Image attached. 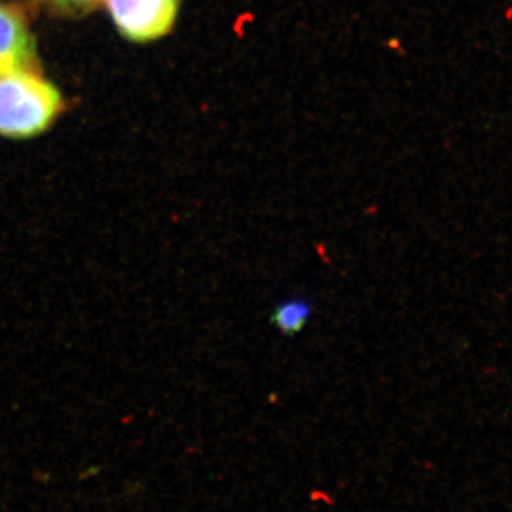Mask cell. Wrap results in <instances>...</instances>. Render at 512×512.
<instances>
[{
	"label": "cell",
	"instance_id": "obj_1",
	"mask_svg": "<svg viewBox=\"0 0 512 512\" xmlns=\"http://www.w3.org/2000/svg\"><path fill=\"white\" fill-rule=\"evenodd\" d=\"M62 106L59 90L32 70L0 76V136H37L53 123Z\"/></svg>",
	"mask_w": 512,
	"mask_h": 512
},
{
	"label": "cell",
	"instance_id": "obj_2",
	"mask_svg": "<svg viewBox=\"0 0 512 512\" xmlns=\"http://www.w3.org/2000/svg\"><path fill=\"white\" fill-rule=\"evenodd\" d=\"M106 6L121 35L146 43L171 32L180 0H106Z\"/></svg>",
	"mask_w": 512,
	"mask_h": 512
},
{
	"label": "cell",
	"instance_id": "obj_3",
	"mask_svg": "<svg viewBox=\"0 0 512 512\" xmlns=\"http://www.w3.org/2000/svg\"><path fill=\"white\" fill-rule=\"evenodd\" d=\"M35 63V39L22 13L0 5V76L30 70Z\"/></svg>",
	"mask_w": 512,
	"mask_h": 512
},
{
	"label": "cell",
	"instance_id": "obj_4",
	"mask_svg": "<svg viewBox=\"0 0 512 512\" xmlns=\"http://www.w3.org/2000/svg\"><path fill=\"white\" fill-rule=\"evenodd\" d=\"M312 315L313 303L303 296H293L275 306L271 322L281 335L295 336L306 328Z\"/></svg>",
	"mask_w": 512,
	"mask_h": 512
},
{
	"label": "cell",
	"instance_id": "obj_5",
	"mask_svg": "<svg viewBox=\"0 0 512 512\" xmlns=\"http://www.w3.org/2000/svg\"><path fill=\"white\" fill-rule=\"evenodd\" d=\"M56 8L69 10V12H86L100 2V0H49Z\"/></svg>",
	"mask_w": 512,
	"mask_h": 512
}]
</instances>
